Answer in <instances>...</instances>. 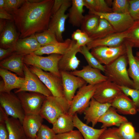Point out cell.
Returning a JSON list of instances; mask_svg holds the SVG:
<instances>
[{
	"mask_svg": "<svg viewBox=\"0 0 139 139\" xmlns=\"http://www.w3.org/2000/svg\"><path fill=\"white\" fill-rule=\"evenodd\" d=\"M62 56L53 54L44 57L32 53L24 56L23 61L28 66L36 67L61 77L58 64Z\"/></svg>",
	"mask_w": 139,
	"mask_h": 139,
	"instance_id": "277c9868",
	"label": "cell"
},
{
	"mask_svg": "<svg viewBox=\"0 0 139 139\" xmlns=\"http://www.w3.org/2000/svg\"><path fill=\"white\" fill-rule=\"evenodd\" d=\"M116 32L112 26L107 20L100 18L98 26L89 37L93 40L103 38Z\"/></svg>",
	"mask_w": 139,
	"mask_h": 139,
	"instance_id": "1f68e13d",
	"label": "cell"
},
{
	"mask_svg": "<svg viewBox=\"0 0 139 139\" xmlns=\"http://www.w3.org/2000/svg\"><path fill=\"white\" fill-rule=\"evenodd\" d=\"M36 39L41 46L58 42L54 33L48 29L35 34Z\"/></svg>",
	"mask_w": 139,
	"mask_h": 139,
	"instance_id": "e575fe53",
	"label": "cell"
},
{
	"mask_svg": "<svg viewBox=\"0 0 139 139\" xmlns=\"http://www.w3.org/2000/svg\"><path fill=\"white\" fill-rule=\"evenodd\" d=\"M117 132L121 139H139V133L136 131L132 123L128 121L117 128Z\"/></svg>",
	"mask_w": 139,
	"mask_h": 139,
	"instance_id": "836d02e7",
	"label": "cell"
},
{
	"mask_svg": "<svg viewBox=\"0 0 139 139\" xmlns=\"http://www.w3.org/2000/svg\"><path fill=\"white\" fill-rule=\"evenodd\" d=\"M25 1V0H5L4 9L10 13L20 8Z\"/></svg>",
	"mask_w": 139,
	"mask_h": 139,
	"instance_id": "7bdbcfd3",
	"label": "cell"
},
{
	"mask_svg": "<svg viewBox=\"0 0 139 139\" xmlns=\"http://www.w3.org/2000/svg\"><path fill=\"white\" fill-rule=\"evenodd\" d=\"M129 2L128 0H114L111 8L113 12L124 13L129 12Z\"/></svg>",
	"mask_w": 139,
	"mask_h": 139,
	"instance_id": "74e56055",
	"label": "cell"
},
{
	"mask_svg": "<svg viewBox=\"0 0 139 139\" xmlns=\"http://www.w3.org/2000/svg\"><path fill=\"white\" fill-rule=\"evenodd\" d=\"M31 72L36 75L51 93L68 111L70 105L65 97L62 80L59 77L49 72L31 65H28Z\"/></svg>",
	"mask_w": 139,
	"mask_h": 139,
	"instance_id": "3957f363",
	"label": "cell"
},
{
	"mask_svg": "<svg viewBox=\"0 0 139 139\" xmlns=\"http://www.w3.org/2000/svg\"><path fill=\"white\" fill-rule=\"evenodd\" d=\"M95 10L94 11L104 13L113 12L111 8L109 6L106 1L95 0Z\"/></svg>",
	"mask_w": 139,
	"mask_h": 139,
	"instance_id": "f6af8a7d",
	"label": "cell"
},
{
	"mask_svg": "<svg viewBox=\"0 0 139 139\" xmlns=\"http://www.w3.org/2000/svg\"><path fill=\"white\" fill-rule=\"evenodd\" d=\"M0 19L8 20H13V17L12 14L4 9H0Z\"/></svg>",
	"mask_w": 139,
	"mask_h": 139,
	"instance_id": "f907efd6",
	"label": "cell"
},
{
	"mask_svg": "<svg viewBox=\"0 0 139 139\" xmlns=\"http://www.w3.org/2000/svg\"><path fill=\"white\" fill-rule=\"evenodd\" d=\"M0 139H9L8 133L5 122H0Z\"/></svg>",
	"mask_w": 139,
	"mask_h": 139,
	"instance_id": "c3c4849f",
	"label": "cell"
},
{
	"mask_svg": "<svg viewBox=\"0 0 139 139\" xmlns=\"http://www.w3.org/2000/svg\"><path fill=\"white\" fill-rule=\"evenodd\" d=\"M23 57L24 56L14 53L1 61V68L10 70L21 77H24Z\"/></svg>",
	"mask_w": 139,
	"mask_h": 139,
	"instance_id": "cb8c5ba5",
	"label": "cell"
},
{
	"mask_svg": "<svg viewBox=\"0 0 139 139\" xmlns=\"http://www.w3.org/2000/svg\"><path fill=\"white\" fill-rule=\"evenodd\" d=\"M111 106L110 103H102L91 98L88 107L84 112V119L86 120V124H92L94 127L98 122L99 118Z\"/></svg>",
	"mask_w": 139,
	"mask_h": 139,
	"instance_id": "9a60e30c",
	"label": "cell"
},
{
	"mask_svg": "<svg viewBox=\"0 0 139 139\" xmlns=\"http://www.w3.org/2000/svg\"><path fill=\"white\" fill-rule=\"evenodd\" d=\"M43 119L39 114L25 115L22 125L26 137L36 138Z\"/></svg>",
	"mask_w": 139,
	"mask_h": 139,
	"instance_id": "603a6c76",
	"label": "cell"
},
{
	"mask_svg": "<svg viewBox=\"0 0 139 139\" xmlns=\"http://www.w3.org/2000/svg\"><path fill=\"white\" fill-rule=\"evenodd\" d=\"M117 128L113 127L106 129L98 139H121L117 133Z\"/></svg>",
	"mask_w": 139,
	"mask_h": 139,
	"instance_id": "ee69618b",
	"label": "cell"
},
{
	"mask_svg": "<svg viewBox=\"0 0 139 139\" xmlns=\"http://www.w3.org/2000/svg\"><path fill=\"white\" fill-rule=\"evenodd\" d=\"M52 129L56 134L66 133L73 130L75 127L73 116L67 112L60 116L52 124Z\"/></svg>",
	"mask_w": 139,
	"mask_h": 139,
	"instance_id": "4dcf8cb0",
	"label": "cell"
},
{
	"mask_svg": "<svg viewBox=\"0 0 139 139\" xmlns=\"http://www.w3.org/2000/svg\"><path fill=\"white\" fill-rule=\"evenodd\" d=\"M137 111L138 112H139V107L137 109Z\"/></svg>",
	"mask_w": 139,
	"mask_h": 139,
	"instance_id": "680465c9",
	"label": "cell"
},
{
	"mask_svg": "<svg viewBox=\"0 0 139 139\" xmlns=\"http://www.w3.org/2000/svg\"><path fill=\"white\" fill-rule=\"evenodd\" d=\"M5 5V0H0V9H4Z\"/></svg>",
	"mask_w": 139,
	"mask_h": 139,
	"instance_id": "db71d44e",
	"label": "cell"
},
{
	"mask_svg": "<svg viewBox=\"0 0 139 139\" xmlns=\"http://www.w3.org/2000/svg\"><path fill=\"white\" fill-rule=\"evenodd\" d=\"M25 139H36L35 138H31L26 137Z\"/></svg>",
	"mask_w": 139,
	"mask_h": 139,
	"instance_id": "6f0895ef",
	"label": "cell"
},
{
	"mask_svg": "<svg viewBox=\"0 0 139 139\" xmlns=\"http://www.w3.org/2000/svg\"><path fill=\"white\" fill-rule=\"evenodd\" d=\"M116 110L111 106L99 118L98 122L102 124L101 128L115 126H119L121 124L128 121L125 116L119 114Z\"/></svg>",
	"mask_w": 139,
	"mask_h": 139,
	"instance_id": "484cf974",
	"label": "cell"
},
{
	"mask_svg": "<svg viewBox=\"0 0 139 139\" xmlns=\"http://www.w3.org/2000/svg\"><path fill=\"white\" fill-rule=\"evenodd\" d=\"M13 20H8L2 31L0 32V47L4 49L14 47L19 38Z\"/></svg>",
	"mask_w": 139,
	"mask_h": 139,
	"instance_id": "d6986e66",
	"label": "cell"
},
{
	"mask_svg": "<svg viewBox=\"0 0 139 139\" xmlns=\"http://www.w3.org/2000/svg\"><path fill=\"white\" fill-rule=\"evenodd\" d=\"M55 133L52 128L42 124L38 131L36 139H56Z\"/></svg>",
	"mask_w": 139,
	"mask_h": 139,
	"instance_id": "f35d334b",
	"label": "cell"
},
{
	"mask_svg": "<svg viewBox=\"0 0 139 139\" xmlns=\"http://www.w3.org/2000/svg\"><path fill=\"white\" fill-rule=\"evenodd\" d=\"M0 76L3 80L0 82V92L10 93L13 89H20L24 83V77L18 76L4 68H0Z\"/></svg>",
	"mask_w": 139,
	"mask_h": 139,
	"instance_id": "2e32d148",
	"label": "cell"
},
{
	"mask_svg": "<svg viewBox=\"0 0 139 139\" xmlns=\"http://www.w3.org/2000/svg\"><path fill=\"white\" fill-rule=\"evenodd\" d=\"M123 93L118 85L107 80L96 85L93 98L101 103H110Z\"/></svg>",
	"mask_w": 139,
	"mask_h": 139,
	"instance_id": "7c38bea8",
	"label": "cell"
},
{
	"mask_svg": "<svg viewBox=\"0 0 139 139\" xmlns=\"http://www.w3.org/2000/svg\"><path fill=\"white\" fill-rule=\"evenodd\" d=\"M129 13L135 21L139 20V0H129Z\"/></svg>",
	"mask_w": 139,
	"mask_h": 139,
	"instance_id": "b9f144b4",
	"label": "cell"
},
{
	"mask_svg": "<svg viewBox=\"0 0 139 139\" xmlns=\"http://www.w3.org/2000/svg\"><path fill=\"white\" fill-rule=\"evenodd\" d=\"M76 41L67 38L63 42H58L41 46L34 53L39 56L44 54H56L63 55L69 51L75 44Z\"/></svg>",
	"mask_w": 139,
	"mask_h": 139,
	"instance_id": "ffe728a7",
	"label": "cell"
},
{
	"mask_svg": "<svg viewBox=\"0 0 139 139\" xmlns=\"http://www.w3.org/2000/svg\"><path fill=\"white\" fill-rule=\"evenodd\" d=\"M72 4V1L67 0L62 5L59 9L51 18L48 29L55 33L59 42H63L62 34L64 31L66 20L68 18V14L65 12Z\"/></svg>",
	"mask_w": 139,
	"mask_h": 139,
	"instance_id": "4fadbf2b",
	"label": "cell"
},
{
	"mask_svg": "<svg viewBox=\"0 0 139 139\" xmlns=\"http://www.w3.org/2000/svg\"><path fill=\"white\" fill-rule=\"evenodd\" d=\"M67 0H55L52 9V15L54 14Z\"/></svg>",
	"mask_w": 139,
	"mask_h": 139,
	"instance_id": "681fc988",
	"label": "cell"
},
{
	"mask_svg": "<svg viewBox=\"0 0 139 139\" xmlns=\"http://www.w3.org/2000/svg\"><path fill=\"white\" fill-rule=\"evenodd\" d=\"M130 28L123 32H116L102 38L93 40L86 46L89 50L99 46L114 47L119 46L124 43L128 36Z\"/></svg>",
	"mask_w": 139,
	"mask_h": 139,
	"instance_id": "e0dca14e",
	"label": "cell"
},
{
	"mask_svg": "<svg viewBox=\"0 0 139 139\" xmlns=\"http://www.w3.org/2000/svg\"><path fill=\"white\" fill-rule=\"evenodd\" d=\"M5 123L9 139H25L26 137L22 124L18 119L8 117Z\"/></svg>",
	"mask_w": 139,
	"mask_h": 139,
	"instance_id": "f546056e",
	"label": "cell"
},
{
	"mask_svg": "<svg viewBox=\"0 0 139 139\" xmlns=\"http://www.w3.org/2000/svg\"><path fill=\"white\" fill-rule=\"evenodd\" d=\"M118 86L124 94L132 98L136 107L138 108L139 107V90L127 86Z\"/></svg>",
	"mask_w": 139,
	"mask_h": 139,
	"instance_id": "ab89813d",
	"label": "cell"
},
{
	"mask_svg": "<svg viewBox=\"0 0 139 139\" xmlns=\"http://www.w3.org/2000/svg\"><path fill=\"white\" fill-rule=\"evenodd\" d=\"M0 103L8 116L18 119L22 124L25 114L20 101L15 93L0 92Z\"/></svg>",
	"mask_w": 139,
	"mask_h": 139,
	"instance_id": "52a82bcc",
	"label": "cell"
},
{
	"mask_svg": "<svg viewBox=\"0 0 139 139\" xmlns=\"http://www.w3.org/2000/svg\"><path fill=\"white\" fill-rule=\"evenodd\" d=\"M92 40L87 34L84 32L81 37L76 42L75 45L77 47L80 48L81 47L86 46Z\"/></svg>",
	"mask_w": 139,
	"mask_h": 139,
	"instance_id": "bcb514c9",
	"label": "cell"
},
{
	"mask_svg": "<svg viewBox=\"0 0 139 139\" xmlns=\"http://www.w3.org/2000/svg\"><path fill=\"white\" fill-rule=\"evenodd\" d=\"M100 19V17L95 14H89L85 15L81 24V30L89 36L98 26Z\"/></svg>",
	"mask_w": 139,
	"mask_h": 139,
	"instance_id": "d6a6232c",
	"label": "cell"
},
{
	"mask_svg": "<svg viewBox=\"0 0 139 139\" xmlns=\"http://www.w3.org/2000/svg\"><path fill=\"white\" fill-rule=\"evenodd\" d=\"M110 103L117 111L123 114L134 115L137 111V108L132 100L124 93L116 97Z\"/></svg>",
	"mask_w": 139,
	"mask_h": 139,
	"instance_id": "d4e9b609",
	"label": "cell"
},
{
	"mask_svg": "<svg viewBox=\"0 0 139 139\" xmlns=\"http://www.w3.org/2000/svg\"><path fill=\"white\" fill-rule=\"evenodd\" d=\"M124 43L126 47V54L129 64L128 74L133 81L134 89L139 90V68L133 54L132 47L127 42L125 41Z\"/></svg>",
	"mask_w": 139,
	"mask_h": 139,
	"instance_id": "83f0119b",
	"label": "cell"
},
{
	"mask_svg": "<svg viewBox=\"0 0 139 139\" xmlns=\"http://www.w3.org/2000/svg\"><path fill=\"white\" fill-rule=\"evenodd\" d=\"M84 32L81 30L77 29L74 31L72 35V40L76 42L78 41L83 35Z\"/></svg>",
	"mask_w": 139,
	"mask_h": 139,
	"instance_id": "816d5d0a",
	"label": "cell"
},
{
	"mask_svg": "<svg viewBox=\"0 0 139 139\" xmlns=\"http://www.w3.org/2000/svg\"><path fill=\"white\" fill-rule=\"evenodd\" d=\"M79 52L84 56L89 65L93 68L99 69L104 72L105 68L104 65L101 64L91 54L86 46L80 47Z\"/></svg>",
	"mask_w": 139,
	"mask_h": 139,
	"instance_id": "d590c367",
	"label": "cell"
},
{
	"mask_svg": "<svg viewBox=\"0 0 139 139\" xmlns=\"http://www.w3.org/2000/svg\"><path fill=\"white\" fill-rule=\"evenodd\" d=\"M91 54L100 63L104 65H109L120 56L126 53V48L124 43L116 47L99 46L92 49Z\"/></svg>",
	"mask_w": 139,
	"mask_h": 139,
	"instance_id": "ba28073f",
	"label": "cell"
},
{
	"mask_svg": "<svg viewBox=\"0 0 139 139\" xmlns=\"http://www.w3.org/2000/svg\"><path fill=\"white\" fill-rule=\"evenodd\" d=\"M74 127L81 133L84 139H98L103 132L107 128L97 129L83 123L78 117L77 114L73 116Z\"/></svg>",
	"mask_w": 139,
	"mask_h": 139,
	"instance_id": "4316f807",
	"label": "cell"
},
{
	"mask_svg": "<svg viewBox=\"0 0 139 139\" xmlns=\"http://www.w3.org/2000/svg\"><path fill=\"white\" fill-rule=\"evenodd\" d=\"M7 21L5 20L0 19V32L3 29L6 25Z\"/></svg>",
	"mask_w": 139,
	"mask_h": 139,
	"instance_id": "f5cc1de1",
	"label": "cell"
},
{
	"mask_svg": "<svg viewBox=\"0 0 139 139\" xmlns=\"http://www.w3.org/2000/svg\"><path fill=\"white\" fill-rule=\"evenodd\" d=\"M128 60L125 54L122 55L110 64L104 65V73L108 80L119 86L134 89L133 81L129 77L127 68Z\"/></svg>",
	"mask_w": 139,
	"mask_h": 139,
	"instance_id": "7a4b0ae2",
	"label": "cell"
},
{
	"mask_svg": "<svg viewBox=\"0 0 139 139\" xmlns=\"http://www.w3.org/2000/svg\"><path fill=\"white\" fill-rule=\"evenodd\" d=\"M68 14V22L73 26L81 27L84 16L83 0H72Z\"/></svg>",
	"mask_w": 139,
	"mask_h": 139,
	"instance_id": "f1b7e54d",
	"label": "cell"
},
{
	"mask_svg": "<svg viewBox=\"0 0 139 139\" xmlns=\"http://www.w3.org/2000/svg\"><path fill=\"white\" fill-rule=\"evenodd\" d=\"M64 93L65 98L70 105L77 89L87 84L82 78L74 75L70 72H60Z\"/></svg>",
	"mask_w": 139,
	"mask_h": 139,
	"instance_id": "5bb4252c",
	"label": "cell"
},
{
	"mask_svg": "<svg viewBox=\"0 0 139 139\" xmlns=\"http://www.w3.org/2000/svg\"><path fill=\"white\" fill-rule=\"evenodd\" d=\"M15 94L20 101L25 115L39 114L46 96L39 93L28 91Z\"/></svg>",
	"mask_w": 139,
	"mask_h": 139,
	"instance_id": "8992f818",
	"label": "cell"
},
{
	"mask_svg": "<svg viewBox=\"0 0 139 139\" xmlns=\"http://www.w3.org/2000/svg\"><path fill=\"white\" fill-rule=\"evenodd\" d=\"M23 71L24 82L20 89L16 90L14 93L21 91H28L41 93L46 97L52 94L38 76L30 70L28 66L24 63Z\"/></svg>",
	"mask_w": 139,
	"mask_h": 139,
	"instance_id": "30bf717a",
	"label": "cell"
},
{
	"mask_svg": "<svg viewBox=\"0 0 139 139\" xmlns=\"http://www.w3.org/2000/svg\"><path fill=\"white\" fill-rule=\"evenodd\" d=\"M96 89V85L86 84L79 88L72 101L68 113L73 116L82 114L89 106Z\"/></svg>",
	"mask_w": 139,
	"mask_h": 139,
	"instance_id": "5b68a950",
	"label": "cell"
},
{
	"mask_svg": "<svg viewBox=\"0 0 139 139\" xmlns=\"http://www.w3.org/2000/svg\"><path fill=\"white\" fill-rule=\"evenodd\" d=\"M125 41L132 48H139V20L135 21Z\"/></svg>",
	"mask_w": 139,
	"mask_h": 139,
	"instance_id": "8d00e7d4",
	"label": "cell"
},
{
	"mask_svg": "<svg viewBox=\"0 0 139 139\" xmlns=\"http://www.w3.org/2000/svg\"><path fill=\"white\" fill-rule=\"evenodd\" d=\"M135 58L139 68V57L136 56L135 57Z\"/></svg>",
	"mask_w": 139,
	"mask_h": 139,
	"instance_id": "11a10c76",
	"label": "cell"
},
{
	"mask_svg": "<svg viewBox=\"0 0 139 139\" xmlns=\"http://www.w3.org/2000/svg\"><path fill=\"white\" fill-rule=\"evenodd\" d=\"M89 13L95 14L100 18L106 19L116 32H122L128 30L132 26L135 22L129 12L124 13L113 12L104 13L89 11Z\"/></svg>",
	"mask_w": 139,
	"mask_h": 139,
	"instance_id": "9c48e42d",
	"label": "cell"
},
{
	"mask_svg": "<svg viewBox=\"0 0 139 139\" xmlns=\"http://www.w3.org/2000/svg\"><path fill=\"white\" fill-rule=\"evenodd\" d=\"M54 2V0H44L32 3L25 0L20 8L10 13L20 33V38L48 29Z\"/></svg>",
	"mask_w": 139,
	"mask_h": 139,
	"instance_id": "6da1fadb",
	"label": "cell"
},
{
	"mask_svg": "<svg viewBox=\"0 0 139 139\" xmlns=\"http://www.w3.org/2000/svg\"><path fill=\"white\" fill-rule=\"evenodd\" d=\"M68 110L53 95L46 97L42 106L39 115L43 119L53 124L61 115Z\"/></svg>",
	"mask_w": 139,
	"mask_h": 139,
	"instance_id": "8fae6325",
	"label": "cell"
},
{
	"mask_svg": "<svg viewBox=\"0 0 139 139\" xmlns=\"http://www.w3.org/2000/svg\"><path fill=\"white\" fill-rule=\"evenodd\" d=\"M41 46L33 34L26 38H19L14 47V53L24 56L34 53Z\"/></svg>",
	"mask_w": 139,
	"mask_h": 139,
	"instance_id": "7402d4cb",
	"label": "cell"
},
{
	"mask_svg": "<svg viewBox=\"0 0 139 139\" xmlns=\"http://www.w3.org/2000/svg\"><path fill=\"white\" fill-rule=\"evenodd\" d=\"M14 52V47L4 49L0 48V60H1L8 57Z\"/></svg>",
	"mask_w": 139,
	"mask_h": 139,
	"instance_id": "7dc6e473",
	"label": "cell"
},
{
	"mask_svg": "<svg viewBox=\"0 0 139 139\" xmlns=\"http://www.w3.org/2000/svg\"><path fill=\"white\" fill-rule=\"evenodd\" d=\"M80 48L77 47L75 44L69 51L63 55L58 64L60 72H70L76 70L80 62L76 56L77 53L79 52Z\"/></svg>",
	"mask_w": 139,
	"mask_h": 139,
	"instance_id": "44dd1931",
	"label": "cell"
},
{
	"mask_svg": "<svg viewBox=\"0 0 139 139\" xmlns=\"http://www.w3.org/2000/svg\"><path fill=\"white\" fill-rule=\"evenodd\" d=\"M56 139H84L79 130H72L69 132L56 134Z\"/></svg>",
	"mask_w": 139,
	"mask_h": 139,
	"instance_id": "60d3db41",
	"label": "cell"
},
{
	"mask_svg": "<svg viewBox=\"0 0 139 139\" xmlns=\"http://www.w3.org/2000/svg\"><path fill=\"white\" fill-rule=\"evenodd\" d=\"M136 54L137 56L139 57V51L136 53Z\"/></svg>",
	"mask_w": 139,
	"mask_h": 139,
	"instance_id": "9f6ffc18",
	"label": "cell"
},
{
	"mask_svg": "<svg viewBox=\"0 0 139 139\" xmlns=\"http://www.w3.org/2000/svg\"><path fill=\"white\" fill-rule=\"evenodd\" d=\"M101 71L88 65L83 66L81 70H76L70 73L82 78L89 84L96 85L108 80L107 77L102 74Z\"/></svg>",
	"mask_w": 139,
	"mask_h": 139,
	"instance_id": "ac0fdd59",
	"label": "cell"
}]
</instances>
